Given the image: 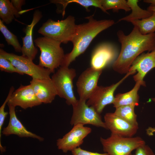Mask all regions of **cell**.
Here are the masks:
<instances>
[{"label": "cell", "mask_w": 155, "mask_h": 155, "mask_svg": "<svg viewBox=\"0 0 155 155\" xmlns=\"http://www.w3.org/2000/svg\"><path fill=\"white\" fill-rule=\"evenodd\" d=\"M117 35L121 47L112 67L119 73H127L134 60L144 52L155 50V33L143 35L136 26H134L128 35H126L122 30H119Z\"/></svg>", "instance_id": "cell-1"}, {"label": "cell", "mask_w": 155, "mask_h": 155, "mask_svg": "<svg viewBox=\"0 0 155 155\" xmlns=\"http://www.w3.org/2000/svg\"><path fill=\"white\" fill-rule=\"evenodd\" d=\"M87 22L77 25L76 31L72 39L73 47L71 51L65 55L60 66L69 67L79 55L83 53L94 38L100 33L113 25L112 20H97L94 15L87 17Z\"/></svg>", "instance_id": "cell-2"}, {"label": "cell", "mask_w": 155, "mask_h": 155, "mask_svg": "<svg viewBox=\"0 0 155 155\" xmlns=\"http://www.w3.org/2000/svg\"><path fill=\"white\" fill-rule=\"evenodd\" d=\"M34 41L40 51L39 65L54 73L61 66L65 55L61 43L44 36L38 37Z\"/></svg>", "instance_id": "cell-3"}, {"label": "cell", "mask_w": 155, "mask_h": 155, "mask_svg": "<svg viewBox=\"0 0 155 155\" xmlns=\"http://www.w3.org/2000/svg\"><path fill=\"white\" fill-rule=\"evenodd\" d=\"M74 17L69 16L64 20L55 21L48 19L38 32L43 36L66 44L71 41L76 31L77 25Z\"/></svg>", "instance_id": "cell-4"}, {"label": "cell", "mask_w": 155, "mask_h": 155, "mask_svg": "<svg viewBox=\"0 0 155 155\" xmlns=\"http://www.w3.org/2000/svg\"><path fill=\"white\" fill-rule=\"evenodd\" d=\"M103 150L109 155H130L132 152L146 143L139 136L125 137L111 133L104 138L100 137Z\"/></svg>", "instance_id": "cell-5"}, {"label": "cell", "mask_w": 155, "mask_h": 155, "mask_svg": "<svg viewBox=\"0 0 155 155\" xmlns=\"http://www.w3.org/2000/svg\"><path fill=\"white\" fill-rule=\"evenodd\" d=\"M76 76V71L74 69L61 66L51 78L57 95L64 98L68 105L72 106L78 101L73 90V81Z\"/></svg>", "instance_id": "cell-6"}, {"label": "cell", "mask_w": 155, "mask_h": 155, "mask_svg": "<svg viewBox=\"0 0 155 155\" xmlns=\"http://www.w3.org/2000/svg\"><path fill=\"white\" fill-rule=\"evenodd\" d=\"M0 55L9 60L22 75L26 74L32 78L38 79L50 78L52 73L49 69L35 64L33 61L22 56L9 53L2 49H0Z\"/></svg>", "instance_id": "cell-7"}, {"label": "cell", "mask_w": 155, "mask_h": 155, "mask_svg": "<svg viewBox=\"0 0 155 155\" xmlns=\"http://www.w3.org/2000/svg\"><path fill=\"white\" fill-rule=\"evenodd\" d=\"M86 102L79 99L72 106L73 113L70 124L73 126L78 124H90L107 129L100 114L93 107L88 106Z\"/></svg>", "instance_id": "cell-8"}, {"label": "cell", "mask_w": 155, "mask_h": 155, "mask_svg": "<svg viewBox=\"0 0 155 155\" xmlns=\"http://www.w3.org/2000/svg\"><path fill=\"white\" fill-rule=\"evenodd\" d=\"M135 73L133 71H129L119 81L109 86H97L86 102L87 104L100 114L106 105L113 103L115 98L114 93L117 87L129 76Z\"/></svg>", "instance_id": "cell-9"}, {"label": "cell", "mask_w": 155, "mask_h": 155, "mask_svg": "<svg viewBox=\"0 0 155 155\" xmlns=\"http://www.w3.org/2000/svg\"><path fill=\"white\" fill-rule=\"evenodd\" d=\"M91 131L90 127L84 126L82 124L73 125L70 131L57 140L58 149L65 153L72 151L82 144L84 138Z\"/></svg>", "instance_id": "cell-10"}, {"label": "cell", "mask_w": 155, "mask_h": 155, "mask_svg": "<svg viewBox=\"0 0 155 155\" xmlns=\"http://www.w3.org/2000/svg\"><path fill=\"white\" fill-rule=\"evenodd\" d=\"M102 70L91 67L83 71L79 77L76 85L80 99L86 101L89 98L97 86Z\"/></svg>", "instance_id": "cell-11"}, {"label": "cell", "mask_w": 155, "mask_h": 155, "mask_svg": "<svg viewBox=\"0 0 155 155\" xmlns=\"http://www.w3.org/2000/svg\"><path fill=\"white\" fill-rule=\"evenodd\" d=\"M115 47L109 43L101 44L94 50L92 54L91 67L95 69H102L115 61L118 57Z\"/></svg>", "instance_id": "cell-12"}, {"label": "cell", "mask_w": 155, "mask_h": 155, "mask_svg": "<svg viewBox=\"0 0 155 155\" xmlns=\"http://www.w3.org/2000/svg\"><path fill=\"white\" fill-rule=\"evenodd\" d=\"M104 119L107 129L109 130L112 134L131 137L136 133L138 129V125L130 123L114 113H106Z\"/></svg>", "instance_id": "cell-13"}, {"label": "cell", "mask_w": 155, "mask_h": 155, "mask_svg": "<svg viewBox=\"0 0 155 155\" xmlns=\"http://www.w3.org/2000/svg\"><path fill=\"white\" fill-rule=\"evenodd\" d=\"M8 104L15 107L19 106L24 109L41 104L30 85L21 86L12 93Z\"/></svg>", "instance_id": "cell-14"}, {"label": "cell", "mask_w": 155, "mask_h": 155, "mask_svg": "<svg viewBox=\"0 0 155 155\" xmlns=\"http://www.w3.org/2000/svg\"><path fill=\"white\" fill-rule=\"evenodd\" d=\"M30 84L37 98L42 103H51L57 95L51 78L43 79L32 78Z\"/></svg>", "instance_id": "cell-15"}, {"label": "cell", "mask_w": 155, "mask_h": 155, "mask_svg": "<svg viewBox=\"0 0 155 155\" xmlns=\"http://www.w3.org/2000/svg\"><path fill=\"white\" fill-rule=\"evenodd\" d=\"M155 67V50L139 56L131 64L129 71L137 73L133 77L135 81H144V78L146 74Z\"/></svg>", "instance_id": "cell-16"}, {"label": "cell", "mask_w": 155, "mask_h": 155, "mask_svg": "<svg viewBox=\"0 0 155 155\" xmlns=\"http://www.w3.org/2000/svg\"><path fill=\"white\" fill-rule=\"evenodd\" d=\"M9 108V120L7 126L2 131L3 135H16L20 137H30L42 141L44 138L26 129L16 116L15 107L7 103Z\"/></svg>", "instance_id": "cell-17"}, {"label": "cell", "mask_w": 155, "mask_h": 155, "mask_svg": "<svg viewBox=\"0 0 155 155\" xmlns=\"http://www.w3.org/2000/svg\"><path fill=\"white\" fill-rule=\"evenodd\" d=\"M42 16L41 12L38 10L34 13L31 23L26 26L24 32L25 35L22 38L23 45L21 53L22 56L33 61L38 53L37 49L34 46L32 39V32L34 26L39 22Z\"/></svg>", "instance_id": "cell-18"}, {"label": "cell", "mask_w": 155, "mask_h": 155, "mask_svg": "<svg viewBox=\"0 0 155 155\" xmlns=\"http://www.w3.org/2000/svg\"><path fill=\"white\" fill-rule=\"evenodd\" d=\"M144 81H138L135 82L133 88L130 91L124 93H119L115 96L113 104L115 108L125 105H139V97L138 91L141 86H145Z\"/></svg>", "instance_id": "cell-19"}, {"label": "cell", "mask_w": 155, "mask_h": 155, "mask_svg": "<svg viewBox=\"0 0 155 155\" xmlns=\"http://www.w3.org/2000/svg\"><path fill=\"white\" fill-rule=\"evenodd\" d=\"M139 1L138 0H128L127 4L131 10V12L129 15L119 19L118 22L123 21L130 22L133 20H141L150 16L153 12L140 8L138 5Z\"/></svg>", "instance_id": "cell-20"}, {"label": "cell", "mask_w": 155, "mask_h": 155, "mask_svg": "<svg viewBox=\"0 0 155 155\" xmlns=\"http://www.w3.org/2000/svg\"><path fill=\"white\" fill-rule=\"evenodd\" d=\"M20 13L9 0H0V17L6 24H10L14 19L20 17Z\"/></svg>", "instance_id": "cell-21"}, {"label": "cell", "mask_w": 155, "mask_h": 155, "mask_svg": "<svg viewBox=\"0 0 155 155\" xmlns=\"http://www.w3.org/2000/svg\"><path fill=\"white\" fill-rule=\"evenodd\" d=\"M134 26H136L143 35L155 32V12H153L150 17L141 20H133L130 22Z\"/></svg>", "instance_id": "cell-22"}, {"label": "cell", "mask_w": 155, "mask_h": 155, "mask_svg": "<svg viewBox=\"0 0 155 155\" xmlns=\"http://www.w3.org/2000/svg\"><path fill=\"white\" fill-rule=\"evenodd\" d=\"M135 105L121 106L115 108L114 113L130 123L138 125L137 116L134 112Z\"/></svg>", "instance_id": "cell-23"}, {"label": "cell", "mask_w": 155, "mask_h": 155, "mask_svg": "<svg viewBox=\"0 0 155 155\" xmlns=\"http://www.w3.org/2000/svg\"><path fill=\"white\" fill-rule=\"evenodd\" d=\"M51 3L62 4L63 6L62 15L64 16L65 10L66 6L70 3H76L84 7L86 10L89 11L88 7L90 6H94L100 8L103 11L106 13L102 5V0H52Z\"/></svg>", "instance_id": "cell-24"}, {"label": "cell", "mask_w": 155, "mask_h": 155, "mask_svg": "<svg viewBox=\"0 0 155 155\" xmlns=\"http://www.w3.org/2000/svg\"><path fill=\"white\" fill-rule=\"evenodd\" d=\"M0 30L8 44L12 46L16 52H21L22 47L17 36L7 29L1 20H0Z\"/></svg>", "instance_id": "cell-25"}, {"label": "cell", "mask_w": 155, "mask_h": 155, "mask_svg": "<svg viewBox=\"0 0 155 155\" xmlns=\"http://www.w3.org/2000/svg\"><path fill=\"white\" fill-rule=\"evenodd\" d=\"M102 5L104 10L108 14L106 11L110 9L116 11L123 9L125 12L131 10L127 1L125 0H102Z\"/></svg>", "instance_id": "cell-26"}, {"label": "cell", "mask_w": 155, "mask_h": 155, "mask_svg": "<svg viewBox=\"0 0 155 155\" xmlns=\"http://www.w3.org/2000/svg\"><path fill=\"white\" fill-rule=\"evenodd\" d=\"M14 88L12 86L10 88L8 94L5 100L0 108V147L1 149H3L1 144V137L2 129L5 120L8 113L5 111V108L7 103L8 102L11 96L14 91Z\"/></svg>", "instance_id": "cell-27"}, {"label": "cell", "mask_w": 155, "mask_h": 155, "mask_svg": "<svg viewBox=\"0 0 155 155\" xmlns=\"http://www.w3.org/2000/svg\"><path fill=\"white\" fill-rule=\"evenodd\" d=\"M0 69L1 71L10 73L16 72L22 75L9 60L0 55Z\"/></svg>", "instance_id": "cell-28"}, {"label": "cell", "mask_w": 155, "mask_h": 155, "mask_svg": "<svg viewBox=\"0 0 155 155\" xmlns=\"http://www.w3.org/2000/svg\"><path fill=\"white\" fill-rule=\"evenodd\" d=\"M135 155H155L152 149L146 144L142 145L135 150Z\"/></svg>", "instance_id": "cell-29"}, {"label": "cell", "mask_w": 155, "mask_h": 155, "mask_svg": "<svg viewBox=\"0 0 155 155\" xmlns=\"http://www.w3.org/2000/svg\"><path fill=\"white\" fill-rule=\"evenodd\" d=\"M72 155H109L106 153H99L86 150L78 147L71 151Z\"/></svg>", "instance_id": "cell-30"}, {"label": "cell", "mask_w": 155, "mask_h": 155, "mask_svg": "<svg viewBox=\"0 0 155 155\" xmlns=\"http://www.w3.org/2000/svg\"><path fill=\"white\" fill-rule=\"evenodd\" d=\"M11 2L14 7L20 13L22 11V7L25 4V1L23 0H11Z\"/></svg>", "instance_id": "cell-31"}, {"label": "cell", "mask_w": 155, "mask_h": 155, "mask_svg": "<svg viewBox=\"0 0 155 155\" xmlns=\"http://www.w3.org/2000/svg\"><path fill=\"white\" fill-rule=\"evenodd\" d=\"M146 133L148 135L151 136L155 133V127H149L146 130Z\"/></svg>", "instance_id": "cell-32"}, {"label": "cell", "mask_w": 155, "mask_h": 155, "mask_svg": "<svg viewBox=\"0 0 155 155\" xmlns=\"http://www.w3.org/2000/svg\"><path fill=\"white\" fill-rule=\"evenodd\" d=\"M143 2L146 3L151 4V5H155V0H144Z\"/></svg>", "instance_id": "cell-33"}, {"label": "cell", "mask_w": 155, "mask_h": 155, "mask_svg": "<svg viewBox=\"0 0 155 155\" xmlns=\"http://www.w3.org/2000/svg\"><path fill=\"white\" fill-rule=\"evenodd\" d=\"M147 9L149 11L155 12V5H151L147 8Z\"/></svg>", "instance_id": "cell-34"}, {"label": "cell", "mask_w": 155, "mask_h": 155, "mask_svg": "<svg viewBox=\"0 0 155 155\" xmlns=\"http://www.w3.org/2000/svg\"><path fill=\"white\" fill-rule=\"evenodd\" d=\"M155 103V97L152 98L151 99Z\"/></svg>", "instance_id": "cell-35"}, {"label": "cell", "mask_w": 155, "mask_h": 155, "mask_svg": "<svg viewBox=\"0 0 155 155\" xmlns=\"http://www.w3.org/2000/svg\"><path fill=\"white\" fill-rule=\"evenodd\" d=\"M130 155H134V154H132L131 153Z\"/></svg>", "instance_id": "cell-36"}, {"label": "cell", "mask_w": 155, "mask_h": 155, "mask_svg": "<svg viewBox=\"0 0 155 155\" xmlns=\"http://www.w3.org/2000/svg\"></svg>", "instance_id": "cell-37"}]
</instances>
